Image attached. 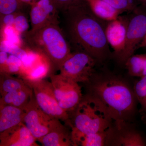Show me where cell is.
<instances>
[{
  "mask_svg": "<svg viewBox=\"0 0 146 146\" xmlns=\"http://www.w3.org/2000/svg\"><path fill=\"white\" fill-rule=\"evenodd\" d=\"M146 34V16L138 14L131 20L127 27L124 48L117 60L125 64L129 58L134 54Z\"/></svg>",
  "mask_w": 146,
  "mask_h": 146,
  "instance_id": "30bf717a",
  "label": "cell"
},
{
  "mask_svg": "<svg viewBox=\"0 0 146 146\" xmlns=\"http://www.w3.org/2000/svg\"><path fill=\"white\" fill-rule=\"evenodd\" d=\"M107 131L85 134L72 130L73 146H106Z\"/></svg>",
  "mask_w": 146,
  "mask_h": 146,
  "instance_id": "e0dca14e",
  "label": "cell"
},
{
  "mask_svg": "<svg viewBox=\"0 0 146 146\" xmlns=\"http://www.w3.org/2000/svg\"><path fill=\"white\" fill-rule=\"evenodd\" d=\"M59 11L77 4L82 0H52Z\"/></svg>",
  "mask_w": 146,
  "mask_h": 146,
  "instance_id": "603a6c76",
  "label": "cell"
},
{
  "mask_svg": "<svg viewBox=\"0 0 146 146\" xmlns=\"http://www.w3.org/2000/svg\"><path fill=\"white\" fill-rule=\"evenodd\" d=\"M127 27L117 19L110 21L105 29L106 35L108 44L115 51L116 58L124 48Z\"/></svg>",
  "mask_w": 146,
  "mask_h": 146,
  "instance_id": "5bb4252c",
  "label": "cell"
},
{
  "mask_svg": "<svg viewBox=\"0 0 146 146\" xmlns=\"http://www.w3.org/2000/svg\"><path fill=\"white\" fill-rule=\"evenodd\" d=\"M146 47V34L145 36L144 37L143 39L142 42H141V44L139 45L138 48H142V47Z\"/></svg>",
  "mask_w": 146,
  "mask_h": 146,
  "instance_id": "484cf974",
  "label": "cell"
},
{
  "mask_svg": "<svg viewBox=\"0 0 146 146\" xmlns=\"http://www.w3.org/2000/svg\"><path fill=\"white\" fill-rule=\"evenodd\" d=\"M80 2L61 11L63 30L67 39L97 62L109 56L105 30L91 8Z\"/></svg>",
  "mask_w": 146,
  "mask_h": 146,
  "instance_id": "6da1fadb",
  "label": "cell"
},
{
  "mask_svg": "<svg viewBox=\"0 0 146 146\" xmlns=\"http://www.w3.org/2000/svg\"><path fill=\"white\" fill-rule=\"evenodd\" d=\"M68 125L72 130L85 134L107 131L115 122L107 108L99 100L87 94L69 113Z\"/></svg>",
  "mask_w": 146,
  "mask_h": 146,
  "instance_id": "277c9868",
  "label": "cell"
},
{
  "mask_svg": "<svg viewBox=\"0 0 146 146\" xmlns=\"http://www.w3.org/2000/svg\"><path fill=\"white\" fill-rule=\"evenodd\" d=\"M0 96V105H10L23 109L33 96V89L23 79L1 73Z\"/></svg>",
  "mask_w": 146,
  "mask_h": 146,
  "instance_id": "5b68a950",
  "label": "cell"
},
{
  "mask_svg": "<svg viewBox=\"0 0 146 146\" xmlns=\"http://www.w3.org/2000/svg\"><path fill=\"white\" fill-rule=\"evenodd\" d=\"M24 109L10 105H0V133L23 123Z\"/></svg>",
  "mask_w": 146,
  "mask_h": 146,
  "instance_id": "9a60e30c",
  "label": "cell"
},
{
  "mask_svg": "<svg viewBox=\"0 0 146 146\" xmlns=\"http://www.w3.org/2000/svg\"><path fill=\"white\" fill-rule=\"evenodd\" d=\"M68 125L62 124L37 141L44 146H73L72 129Z\"/></svg>",
  "mask_w": 146,
  "mask_h": 146,
  "instance_id": "2e32d148",
  "label": "cell"
},
{
  "mask_svg": "<svg viewBox=\"0 0 146 146\" xmlns=\"http://www.w3.org/2000/svg\"><path fill=\"white\" fill-rule=\"evenodd\" d=\"M133 88L136 99L141 105L139 112L142 116L146 112V76L136 82Z\"/></svg>",
  "mask_w": 146,
  "mask_h": 146,
  "instance_id": "ffe728a7",
  "label": "cell"
},
{
  "mask_svg": "<svg viewBox=\"0 0 146 146\" xmlns=\"http://www.w3.org/2000/svg\"><path fill=\"white\" fill-rule=\"evenodd\" d=\"M29 83L33 89L36 103L42 110L50 117L68 125L69 113L58 104L50 81L44 78Z\"/></svg>",
  "mask_w": 146,
  "mask_h": 146,
  "instance_id": "9c48e42d",
  "label": "cell"
},
{
  "mask_svg": "<svg viewBox=\"0 0 146 146\" xmlns=\"http://www.w3.org/2000/svg\"><path fill=\"white\" fill-rule=\"evenodd\" d=\"M92 12L97 17L106 21L117 19L119 11L112 7L104 0H86Z\"/></svg>",
  "mask_w": 146,
  "mask_h": 146,
  "instance_id": "ac0fdd59",
  "label": "cell"
},
{
  "mask_svg": "<svg viewBox=\"0 0 146 146\" xmlns=\"http://www.w3.org/2000/svg\"><path fill=\"white\" fill-rule=\"evenodd\" d=\"M21 2L26 4L31 5L35 2L37 1V0H20Z\"/></svg>",
  "mask_w": 146,
  "mask_h": 146,
  "instance_id": "d4e9b609",
  "label": "cell"
},
{
  "mask_svg": "<svg viewBox=\"0 0 146 146\" xmlns=\"http://www.w3.org/2000/svg\"><path fill=\"white\" fill-rule=\"evenodd\" d=\"M129 124L120 129L114 125L108 129L106 146H146V140L140 132L132 129H127Z\"/></svg>",
  "mask_w": 146,
  "mask_h": 146,
  "instance_id": "7c38bea8",
  "label": "cell"
},
{
  "mask_svg": "<svg viewBox=\"0 0 146 146\" xmlns=\"http://www.w3.org/2000/svg\"><path fill=\"white\" fill-rule=\"evenodd\" d=\"M23 4L20 0H0V16L21 11Z\"/></svg>",
  "mask_w": 146,
  "mask_h": 146,
  "instance_id": "44dd1931",
  "label": "cell"
},
{
  "mask_svg": "<svg viewBox=\"0 0 146 146\" xmlns=\"http://www.w3.org/2000/svg\"><path fill=\"white\" fill-rule=\"evenodd\" d=\"M97 62L94 58L82 51L71 52L60 67L59 74L78 83L86 84L95 74Z\"/></svg>",
  "mask_w": 146,
  "mask_h": 146,
  "instance_id": "8992f818",
  "label": "cell"
},
{
  "mask_svg": "<svg viewBox=\"0 0 146 146\" xmlns=\"http://www.w3.org/2000/svg\"><path fill=\"white\" fill-rule=\"evenodd\" d=\"M12 27L19 34H25L28 31L29 25L27 17L21 11L16 12Z\"/></svg>",
  "mask_w": 146,
  "mask_h": 146,
  "instance_id": "7402d4cb",
  "label": "cell"
},
{
  "mask_svg": "<svg viewBox=\"0 0 146 146\" xmlns=\"http://www.w3.org/2000/svg\"><path fill=\"white\" fill-rule=\"evenodd\" d=\"M141 120H142V121L144 124H146V112L144 113L143 115H142Z\"/></svg>",
  "mask_w": 146,
  "mask_h": 146,
  "instance_id": "4316f807",
  "label": "cell"
},
{
  "mask_svg": "<svg viewBox=\"0 0 146 146\" xmlns=\"http://www.w3.org/2000/svg\"><path fill=\"white\" fill-rule=\"evenodd\" d=\"M36 138L23 123L0 133V146H37Z\"/></svg>",
  "mask_w": 146,
  "mask_h": 146,
  "instance_id": "4fadbf2b",
  "label": "cell"
},
{
  "mask_svg": "<svg viewBox=\"0 0 146 146\" xmlns=\"http://www.w3.org/2000/svg\"><path fill=\"white\" fill-rule=\"evenodd\" d=\"M86 84L88 94L97 98L107 108L115 127L120 129L131 121L138 102L133 88L125 80L115 75L95 73Z\"/></svg>",
  "mask_w": 146,
  "mask_h": 146,
  "instance_id": "7a4b0ae2",
  "label": "cell"
},
{
  "mask_svg": "<svg viewBox=\"0 0 146 146\" xmlns=\"http://www.w3.org/2000/svg\"><path fill=\"white\" fill-rule=\"evenodd\" d=\"M23 123L36 141L62 124L61 121L50 117L39 107L32 98L23 108Z\"/></svg>",
  "mask_w": 146,
  "mask_h": 146,
  "instance_id": "52a82bcc",
  "label": "cell"
},
{
  "mask_svg": "<svg viewBox=\"0 0 146 146\" xmlns=\"http://www.w3.org/2000/svg\"><path fill=\"white\" fill-rule=\"evenodd\" d=\"M23 35L28 48L46 58L53 70H59L71 54L68 40L59 24H49Z\"/></svg>",
  "mask_w": 146,
  "mask_h": 146,
  "instance_id": "3957f363",
  "label": "cell"
},
{
  "mask_svg": "<svg viewBox=\"0 0 146 146\" xmlns=\"http://www.w3.org/2000/svg\"><path fill=\"white\" fill-rule=\"evenodd\" d=\"M126 69L131 76L141 78L146 76V53L133 54L126 61Z\"/></svg>",
  "mask_w": 146,
  "mask_h": 146,
  "instance_id": "d6986e66",
  "label": "cell"
},
{
  "mask_svg": "<svg viewBox=\"0 0 146 146\" xmlns=\"http://www.w3.org/2000/svg\"><path fill=\"white\" fill-rule=\"evenodd\" d=\"M112 7L119 11L125 9L129 5L128 0H104Z\"/></svg>",
  "mask_w": 146,
  "mask_h": 146,
  "instance_id": "cb8c5ba5",
  "label": "cell"
},
{
  "mask_svg": "<svg viewBox=\"0 0 146 146\" xmlns=\"http://www.w3.org/2000/svg\"><path fill=\"white\" fill-rule=\"evenodd\" d=\"M49 78L58 104L69 114L78 105L83 97L81 87L78 82L60 74L51 73Z\"/></svg>",
  "mask_w": 146,
  "mask_h": 146,
  "instance_id": "ba28073f",
  "label": "cell"
},
{
  "mask_svg": "<svg viewBox=\"0 0 146 146\" xmlns=\"http://www.w3.org/2000/svg\"><path fill=\"white\" fill-rule=\"evenodd\" d=\"M31 31L50 24L60 23V11L52 0H39L31 5Z\"/></svg>",
  "mask_w": 146,
  "mask_h": 146,
  "instance_id": "8fae6325",
  "label": "cell"
}]
</instances>
